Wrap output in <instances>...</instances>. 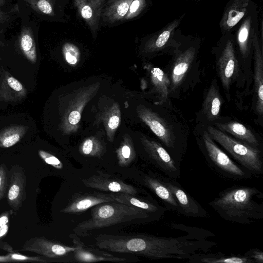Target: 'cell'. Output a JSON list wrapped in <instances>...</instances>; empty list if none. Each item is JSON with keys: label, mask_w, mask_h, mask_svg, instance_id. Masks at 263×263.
<instances>
[{"label": "cell", "mask_w": 263, "mask_h": 263, "mask_svg": "<svg viewBox=\"0 0 263 263\" xmlns=\"http://www.w3.org/2000/svg\"><path fill=\"white\" fill-rule=\"evenodd\" d=\"M209 204L220 217L232 222L249 224L263 218V193L255 187H230Z\"/></svg>", "instance_id": "cell-1"}, {"label": "cell", "mask_w": 263, "mask_h": 263, "mask_svg": "<svg viewBox=\"0 0 263 263\" xmlns=\"http://www.w3.org/2000/svg\"><path fill=\"white\" fill-rule=\"evenodd\" d=\"M90 218L80 222L73 232L79 236H85L93 230L116 224L141 221L152 222L161 219L159 216L141 209L126 204L110 202L92 207Z\"/></svg>", "instance_id": "cell-2"}, {"label": "cell", "mask_w": 263, "mask_h": 263, "mask_svg": "<svg viewBox=\"0 0 263 263\" xmlns=\"http://www.w3.org/2000/svg\"><path fill=\"white\" fill-rule=\"evenodd\" d=\"M208 133L242 168L254 176L263 173L261 152L257 147L236 140L222 131L212 126L208 127Z\"/></svg>", "instance_id": "cell-3"}, {"label": "cell", "mask_w": 263, "mask_h": 263, "mask_svg": "<svg viewBox=\"0 0 263 263\" xmlns=\"http://www.w3.org/2000/svg\"><path fill=\"white\" fill-rule=\"evenodd\" d=\"M100 85L99 82H96L74 90L68 95L60 124L64 134L68 135L78 130L82 111L96 95Z\"/></svg>", "instance_id": "cell-4"}, {"label": "cell", "mask_w": 263, "mask_h": 263, "mask_svg": "<svg viewBox=\"0 0 263 263\" xmlns=\"http://www.w3.org/2000/svg\"><path fill=\"white\" fill-rule=\"evenodd\" d=\"M203 142L205 155L210 167L219 175L232 180H240L254 176L235 163L214 142L209 134L204 132Z\"/></svg>", "instance_id": "cell-5"}, {"label": "cell", "mask_w": 263, "mask_h": 263, "mask_svg": "<svg viewBox=\"0 0 263 263\" xmlns=\"http://www.w3.org/2000/svg\"><path fill=\"white\" fill-rule=\"evenodd\" d=\"M143 147L149 160L166 177L177 180L180 176L179 164L160 143L141 138Z\"/></svg>", "instance_id": "cell-6"}, {"label": "cell", "mask_w": 263, "mask_h": 263, "mask_svg": "<svg viewBox=\"0 0 263 263\" xmlns=\"http://www.w3.org/2000/svg\"><path fill=\"white\" fill-rule=\"evenodd\" d=\"M160 178L176 200L179 214L187 217L205 218L208 213L197 201L190 195L175 180L167 177Z\"/></svg>", "instance_id": "cell-7"}, {"label": "cell", "mask_w": 263, "mask_h": 263, "mask_svg": "<svg viewBox=\"0 0 263 263\" xmlns=\"http://www.w3.org/2000/svg\"><path fill=\"white\" fill-rule=\"evenodd\" d=\"M137 112L141 120L149 127L166 147L173 148L175 147V139L172 132L162 118L143 106H138Z\"/></svg>", "instance_id": "cell-8"}, {"label": "cell", "mask_w": 263, "mask_h": 263, "mask_svg": "<svg viewBox=\"0 0 263 263\" xmlns=\"http://www.w3.org/2000/svg\"><path fill=\"white\" fill-rule=\"evenodd\" d=\"M76 250L73 252L76 261L79 262H96L99 261H110L117 262H127L128 258L119 257L108 252L86 245L76 234L70 235Z\"/></svg>", "instance_id": "cell-9"}, {"label": "cell", "mask_w": 263, "mask_h": 263, "mask_svg": "<svg viewBox=\"0 0 263 263\" xmlns=\"http://www.w3.org/2000/svg\"><path fill=\"white\" fill-rule=\"evenodd\" d=\"M87 179L82 180L84 185L89 188L110 193H124L134 195L138 194L137 189L123 180L101 172Z\"/></svg>", "instance_id": "cell-10"}, {"label": "cell", "mask_w": 263, "mask_h": 263, "mask_svg": "<svg viewBox=\"0 0 263 263\" xmlns=\"http://www.w3.org/2000/svg\"><path fill=\"white\" fill-rule=\"evenodd\" d=\"M76 248L50 240L44 237H35L27 241L22 250L30 251L48 258H54L73 252Z\"/></svg>", "instance_id": "cell-11"}, {"label": "cell", "mask_w": 263, "mask_h": 263, "mask_svg": "<svg viewBox=\"0 0 263 263\" xmlns=\"http://www.w3.org/2000/svg\"><path fill=\"white\" fill-rule=\"evenodd\" d=\"M115 202L110 194L102 193H86L77 194L61 212L66 214L79 213L99 204Z\"/></svg>", "instance_id": "cell-12"}, {"label": "cell", "mask_w": 263, "mask_h": 263, "mask_svg": "<svg viewBox=\"0 0 263 263\" xmlns=\"http://www.w3.org/2000/svg\"><path fill=\"white\" fill-rule=\"evenodd\" d=\"M252 34L254 51V86L256 97V110L259 116L263 113V56L262 46L255 32Z\"/></svg>", "instance_id": "cell-13"}, {"label": "cell", "mask_w": 263, "mask_h": 263, "mask_svg": "<svg viewBox=\"0 0 263 263\" xmlns=\"http://www.w3.org/2000/svg\"><path fill=\"white\" fill-rule=\"evenodd\" d=\"M237 67L233 44L229 41L223 50L218 62V73L224 89H229Z\"/></svg>", "instance_id": "cell-14"}, {"label": "cell", "mask_w": 263, "mask_h": 263, "mask_svg": "<svg viewBox=\"0 0 263 263\" xmlns=\"http://www.w3.org/2000/svg\"><path fill=\"white\" fill-rule=\"evenodd\" d=\"M26 177L23 171L19 168L11 170L10 176L8 203L14 211L21 206L25 196Z\"/></svg>", "instance_id": "cell-15"}, {"label": "cell", "mask_w": 263, "mask_h": 263, "mask_svg": "<svg viewBox=\"0 0 263 263\" xmlns=\"http://www.w3.org/2000/svg\"><path fill=\"white\" fill-rule=\"evenodd\" d=\"M143 182L163 202L167 210L179 213V208L176 200L162 181L160 176L149 173L143 176Z\"/></svg>", "instance_id": "cell-16"}, {"label": "cell", "mask_w": 263, "mask_h": 263, "mask_svg": "<svg viewBox=\"0 0 263 263\" xmlns=\"http://www.w3.org/2000/svg\"><path fill=\"white\" fill-rule=\"evenodd\" d=\"M106 0H74V5L81 17L89 26L93 33L99 26L103 6Z\"/></svg>", "instance_id": "cell-17"}, {"label": "cell", "mask_w": 263, "mask_h": 263, "mask_svg": "<svg viewBox=\"0 0 263 263\" xmlns=\"http://www.w3.org/2000/svg\"><path fill=\"white\" fill-rule=\"evenodd\" d=\"M116 202L138 208L156 215L161 218L165 214L167 208L156 202L142 199L135 195L124 193H110Z\"/></svg>", "instance_id": "cell-18"}, {"label": "cell", "mask_w": 263, "mask_h": 263, "mask_svg": "<svg viewBox=\"0 0 263 263\" xmlns=\"http://www.w3.org/2000/svg\"><path fill=\"white\" fill-rule=\"evenodd\" d=\"M250 0H232L228 6L220 22L222 29L229 31L245 15Z\"/></svg>", "instance_id": "cell-19"}, {"label": "cell", "mask_w": 263, "mask_h": 263, "mask_svg": "<svg viewBox=\"0 0 263 263\" xmlns=\"http://www.w3.org/2000/svg\"><path fill=\"white\" fill-rule=\"evenodd\" d=\"M195 49L190 47L182 52L175 60L171 73V89L182 81L195 57Z\"/></svg>", "instance_id": "cell-20"}, {"label": "cell", "mask_w": 263, "mask_h": 263, "mask_svg": "<svg viewBox=\"0 0 263 263\" xmlns=\"http://www.w3.org/2000/svg\"><path fill=\"white\" fill-rule=\"evenodd\" d=\"M121 111L118 103L108 107L98 116V121L103 123L106 132L107 139L114 141L115 133L121 121Z\"/></svg>", "instance_id": "cell-21"}, {"label": "cell", "mask_w": 263, "mask_h": 263, "mask_svg": "<svg viewBox=\"0 0 263 263\" xmlns=\"http://www.w3.org/2000/svg\"><path fill=\"white\" fill-rule=\"evenodd\" d=\"M219 129L227 132L236 138L253 147L258 145V140L253 133L243 124L237 122L216 124Z\"/></svg>", "instance_id": "cell-22"}, {"label": "cell", "mask_w": 263, "mask_h": 263, "mask_svg": "<svg viewBox=\"0 0 263 263\" xmlns=\"http://www.w3.org/2000/svg\"><path fill=\"white\" fill-rule=\"evenodd\" d=\"M194 263H254L248 256H227L221 253H200L193 256L188 261Z\"/></svg>", "instance_id": "cell-23"}, {"label": "cell", "mask_w": 263, "mask_h": 263, "mask_svg": "<svg viewBox=\"0 0 263 263\" xmlns=\"http://www.w3.org/2000/svg\"><path fill=\"white\" fill-rule=\"evenodd\" d=\"M180 22V20H175L156 34L146 43L145 50L147 52H153L164 47L179 26Z\"/></svg>", "instance_id": "cell-24"}, {"label": "cell", "mask_w": 263, "mask_h": 263, "mask_svg": "<svg viewBox=\"0 0 263 263\" xmlns=\"http://www.w3.org/2000/svg\"><path fill=\"white\" fill-rule=\"evenodd\" d=\"M221 105L218 89L215 84H212L203 103V112L209 120H214L219 117Z\"/></svg>", "instance_id": "cell-25"}, {"label": "cell", "mask_w": 263, "mask_h": 263, "mask_svg": "<svg viewBox=\"0 0 263 263\" xmlns=\"http://www.w3.org/2000/svg\"><path fill=\"white\" fill-rule=\"evenodd\" d=\"M133 0H114L102 11L104 19L112 23L122 20L127 14Z\"/></svg>", "instance_id": "cell-26"}, {"label": "cell", "mask_w": 263, "mask_h": 263, "mask_svg": "<svg viewBox=\"0 0 263 263\" xmlns=\"http://www.w3.org/2000/svg\"><path fill=\"white\" fill-rule=\"evenodd\" d=\"M117 158L119 166L129 165L136 158V152L132 140L128 135H124L119 147L116 150Z\"/></svg>", "instance_id": "cell-27"}, {"label": "cell", "mask_w": 263, "mask_h": 263, "mask_svg": "<svg viewBox=\"0 0 263 263\" xmlns=\"http://www.w3.org/2000/svg\"><path fill=\"white\" fill-rule=\"evenodd\" d=\"M19 43L21 50L30 61L36 60V51L33 34L30 29L24 27L19 36Z\"/></svg>", "instance_id": "cell-28"}, {"label": "cell", "mask_w": 263, "mask_h": 263, "mask_svg": "<svg viewBox=\"0 0 263 263\" xmlns=\"http://www.w3.org/2000/svg\"><path fill=\"white\" fill-rule=\"evenodd\" d=\"M151 78L152 84L161 99L166 100L168 96V86L170 84L167 77L161 69L155 67L151 70Z\"/></svg>", "instance_id": "cell-29"}, {"label": "cell", "mask_w": 263, "mask_h": 263, "mask_svg": "<svg viewBox=\"0 0 263 263\" xmlns=\"http://www.w3.org/2000/svg\"><path fill=\"white\" fill-rule=\"evenodd\" d=\"M105 146L95 137L86 139L80 145V153L85 156L100 157L105 152Z\"/></svg>", "instance_id": "cell-30"}, {"label": "cell", "mask_w": 263, "mask_h": 263, "mask_svg": "<svg viewBox=\"0 0 263 263\" xmlns=\"http://www.w3.org/2000/svg\"><path fill=\"white\" fill-rule=\"evenodd\" d=\"M252 19L249 16L246 18L240 26L237 35V43L242 55L247 56L249 50V43L251 35Z\"/></svg>", "instance_id": "cell-31"}, {"label": "cell", "mask_w": 263, "mask_h": 263, "mask_svg": "<svg viewBox=\"0 0 263 263\" xmlns=\"http://www.w3.org/2000/svg\"><path fill=\"white\" fill-rule=\"evenodd\" d=\"M63 53L65 60L70 65H76L80 61V50L73 44L70 43L65 44L63 47Z\"/></svg>", "instance_id": "cell-32"}, {"label": "cell", "mask_w": 263, "mask_h": 263, "mask_svg": "<svg viewBox=\"0 0 263 263\" xmlns=\"http://www.w3.org/2000/svg\"><path fill=\"white\" fill-rule=\"evenodd\" d=\"M9 215V212H6L0 215V248L12 252V247L2 240L8 232Z\"/></svg>", "instance_id": "cell-33"}, {"label": "cell", "mask_w": 263, "mask_h": 263, "mask_svg": "<svg viewBox=\"0 0 263 263\" xmlns=\"http://www.w3.org/2000/svg\"><path fill=\"white\" fill-rule=\"evenodd\" d=\"M35 11L44 14L52 15L53 12V0H26Z\"/></svg>", "instance_id": "cell-34"}, {"label": "cell", "mask_w": 263, "mask_h": 263, "mask_svg": "<svg viewBox=\"0 0 263 263\" xmlns=\"http://www.w3.org/2000/svg\"><path fill=\"white\" fill-rule=\"evenodd\" d=\"M9 173L6 166L0 165V201L4 197L9 185Z\"/></svg>", "instance_id": "cell-35"}, {"label": "cell", "mask_w": 263, "mask_h": 263, "mask_svg": "<svg viewBox=\"0 0 263 263\" xmlns=\"http://www.w3.org/2000/svg\"><path fill=\"white\" fill-rule=\"evenodd\" d=\"M145 5V0H133L125 15V19H130L137 16L144 8Z\"/></svg>", "instance_id": "cell-36"}, {"label": "cell", "mask_w": 263, "mask_h": 263, "mask_svg": "<svg viewBox=\"0 0 263 263\" xmlns=\"http://www.w3.org/2000/svg\"><path fill=\"white\" fill-rule=\"evenodd\" d=\"M39 153L42 159L47 164H49L57 169H62L63 168V165L62 163L55 156L42 150L39 151Z\"/></svg>", "instance_id": "cell-37"}, {"label": "cell", "mask_w": 263, "mask_h": 263, "mask_svg": "<svg viewBox=\"0 0 263 263\" xmlns=\"http://www.w3.org/2000/svg\"><path fill=\"white\" fill-rule=\"evenodd\" d=\"M7 134L3 137L1 141L2 145L4 148L13 146L20 140V135L17 133L9 132Z\"/></svg>", "instance_id": "cell-38"}, {"label": "cell", "mask_w": 263, "mask_h": 263, "mask_svg": "<svg viewBox=\"0 0 263 263\" xmlns=\"http://www.w3.org/2000/svg\"><path fill=\"white\" fill-rule=\"evenodd\" d=\"M8 256L9 262L12 261L46 262L47 261L38 257H28L18 254L12 253Z\"/></svg>", "instance_id": "cell-39"}, {"label": "cell", "mask_w": 263, "mask_h": 263, "mask_svg": "<svg viewBox=\"0 0 263 263\" xmlns=\"http://www.w3.org/2000/svg\"><path fill=\"white\" fill-rule=\"evenodd\" d=\"M244 255L253 260L254 263H263V252L259 249H252Z\"/></svg>", "instance_id": "cell-40"}, {"label": "cell", "mask_w": 263, "mask_h": 263, "mask_svg": "<svg viewBox=\"0 0 263 263\" xmlns=\"http://www.w3.org/2000/svg\"><path fill=\"white\" fill-rule=\"evenodd\" d=\"M7 82L9 86L15 91H20L23 89V86L21 83L12 77H9L7 79Z\"/></svg>", "instance_id": "cell-41"}, {"label": "cell", "mask_w": 263, "mask_h": 263, "mask_svg": "<svg viewBox=\"0 0 263 263\" xmlns=\"http://www.w3.org/2000/svg\"><path fill=\"white\" fill-rule=\"evenodd\" d=\"M8 18V15L6 13L0 10V23L5 21Z\"/></svg>", "instance_id": "cell-42"}, {"label": "cell", "mask_w": 263, "mask_h": 263, "mask_svg": "<svg viewBox=\"0 0 263 263\" xmlns=\"http://www.w3.org/2000/svg\"><path fill=\"white\" fill-rule=\"evenodd\" d=\"M5 3V0H0V7L4 5Z\"/></svg>", "instance_id": "cell-43"}]
</instances>
